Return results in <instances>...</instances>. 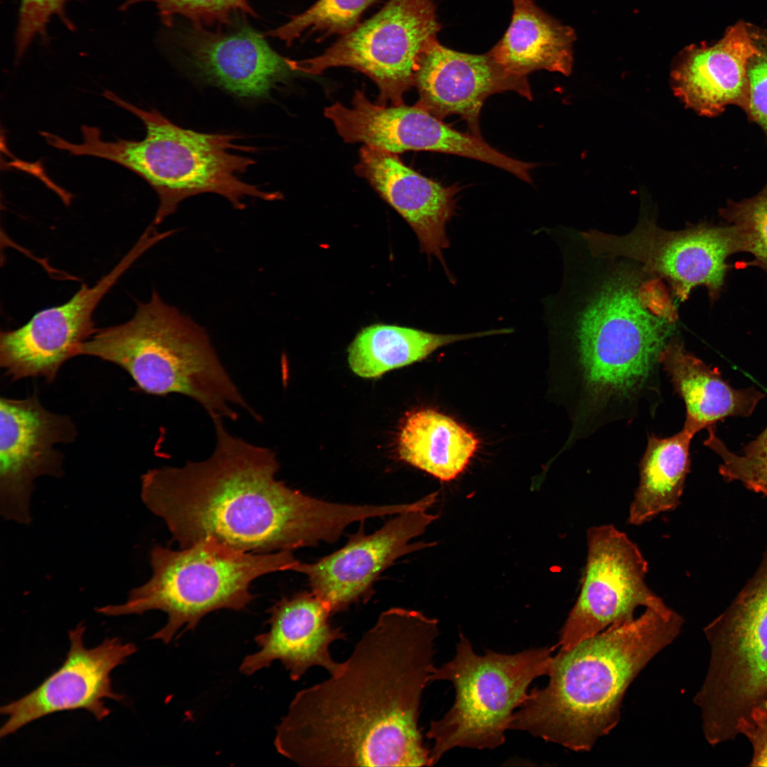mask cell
Masks as SVG:
<instances>
[{
	"label": "cell",
	"mask_w": 767,
	"mask_h": 767,
	"mask_svg": "<svg viewBox=\"0 0 767 767\" xmlns=\"http://www.w3.org/2000/svg\"><path fill=\"white\" fill-rule=\"evenodd\" d=\"M510 328L464 334H436L407 327L374 324L363 328L348 348V363L359 376L376 378L420 361L436 349L459 341L507 334Z\"/></svg>",
	"instance_id": "484cf974"
},
{
	"label": "cell",
	"mask_w": 767,
	"mask_h": 767,
	"mask_svg": "<svg viewBox=\"0 0 767 767\" xmlns=\"http://www.w3.org/2000/svg\"><path fill=\"white\" fill-rule=\"evenodd\" d=\"M510 24L489 51L508 73L521 77L545 70L569 75L575 32L540 9L533 0H513Z\"/></svg>",
	"instance_id": "cb8c5ba5"
},
{
	"label": "cell",
	"mask_w": 767,
	"mask_h": 767,
	"mask_svg": "<svg viewBox=\"0 0 767 767\" xmlns=\"http://www.w3.org/2000/svg\"><path fill=\"white\" fill-rule=\"evenodd\" d=\"M104 96L143 123L146 135L143 139L107 141L102 138L98 128L84 125L81 143H73L56 136L53 146L71 155L112 161L142 178L158 197L153 225L175 213L182 201L200 194H217L236 210H244V201L249 197L266 201L280 199V193L261 190L240 178L255 161L234 153L253 149L238 144V135L185 129L156 109H141L111 91H106Z\"/></svg>",
	"instance_id": "5b68a950"
},
{
	"label": "cell",
	"mask_w": 767,
	"mask_h": 767,
	"mask_svg": "<svg viewBox=\"0 0 767 767\" xmlns=\"http://www.w3.org/2000/svg\"><path fill=\"white\" fill-rule=\"evenodd\" d=\"M756 50L751 25L744 22L729 28L712 45L686 47L672 65L675 95L704 116H717L731 105L744 111L749 93L747 65Z\"/></svg>",
	"instance_id": "44dd1931"
},
{
	"label": "cell",
	"mask_w": 767,
	"mask_h": 767,
	"mask_svg": "<svg viewBox=\"0 0 767 767\" xmlns=\"http://www.w3.org/2000/svg\"><path fill=\"white\" fill-rule=\"evenodd\" d=\"M374 0H318L305 12L291 17L268 36L290 45L303 34L319 33L322 36L344 35L359 24L364 11Z\"/></svg>",
	"instance_id": "83f0119b"
},
{
	"label": "cell",
	"mask_w": 767,
	"mask_h": 767,
	"mask_svg": "<svg viewBox=\"0 0 767 767\" xmlns=\"http://www.w3.org/2000/svg\"><path fill=\"white\" fill-rule=\"evenodd\" d=\"M660 364L684 401L683 428L694 435L726 418L750 416L765 396L754 387H731L717 369L687 352L680 337L663 351Z\"/></svg>",
	"instance_id": "603a6c76"
},
{
	"label": "cell",
	"mask_w": 767,
	"mask_h": 767,
	"mask_svg": "<svg viewBox=\"0 0 767 767\" xmlns=\"http://www.w3.org/2000/svg\"><path fill=\"white\" fill-rule=\"evenodd\" d=\"M267 612L269 629L255 637L259 650L243 659L241 673L251 675L275 660L282 663L293 681L314 666L330 675L337 671L340 663L333 660L330 646L346 637L341 628L331 624L332 611L326 603L312 592H301L283 597Z\"/></svg>",
	"instance_id": "ffe728a7"
},
{
	"label": "cell",
	"mask_w": 767,
	"mask_h": 767,
	"mask_svg": "<svg viewBox=\"0 0 767 767\" xmlns=\"http://www.w3.org/2000/svg\"><path fill=\"white\" fill-rule=\"evenodd\" d=\"M684 619L668 606L646 607L553 655L549 681L513 713L510 729L578 752L590 751L620 719L625 694L640 672L680 633Z\"/></svg>",
	"instance_id": "277c9868"
},
{
	"label": "cell",
	"mask_w": 767,
	"mask_h": 767,
	"mask_svg": "<svg viewBox=\"0 0 767 767\" xmlns=\"http://www.w3.org/2000/svg\"><path fill=\"white\" fill-rule=\"evenodd\" d=\"M145 1L155 4L163 23L168 26L176 16L189 19L196 28L227 23L237 13L256 16L246 0H126L120 9L125 11Z\"/></svg>",
	"instance_id": "4dcf8cb0"
},
{
	"label": "cell",
	"mask_w": 767,
	"mask_h": 767,
	"mask_svg": "<svg viewBox=\"0 0 767 767\" xmlns=\"http://www.w3.org/2000/svg\"><path fill=\"white\" fill-rule=\"evenodd\" d=\"M440 28L433 0H388L322 55L290 63L295 72L310 75L333 67L356 69L378 86V104L398 105L415 85L422 56Z\"/></svg>",
	"instance_id": "30bf717a"
},
{
	"label": "cell",
	"mask_w": 767,
	"mask_h": 767,
	"mask_svg": "<svg viewBox=\"0 0 767 767\" xmlns=\"http://www.w3.org/2000/svg\"><path fill=\"white\" fill-rule=\"evenodd\" d=\"M73 0H21L15 37L16 58H21L37 37L47 40V28L51 18L57 16L69 29L75 26L66 14L67 4Z\"/></svg>",
	"instance_id": "1f68e13d"
},
{
	"label": "cell",
	"mask_w": 767,
	"mask_h": 767,
	"mask_svg": "<svg viewBox=\"0 0 767 767\" xmlns=\"http://www.w3.org/2000/svg\"><path fill=\"white\" fill-rule=\"evenodd\" d=\"M438 621L391 608L337 671L295 695L274 745L301 766H431L418 722Z\"/></svg>",
	"instance_id": "6da1fadb"
},
{
	"label": "cell",
	"mask_w": 767,
	"mask_h": 767,
	"mask_svg": "<svg viewBox=\"0 0 767 767\" xmlns=\"http://www.w3.org/2000/svg\"><path fill=\"white\" fill-rule=\"evenodd\" d=\"M710 646L705 680L694 697L712 746L734 739L741 719L767 712V550L731 604L704 629Z\"/></svg>",
	"instance_id": "9c48e42d"
},
{
	"label": "cell",
	"mask_w": 767,
	"mask_h": 767,
	"mask_svg": "<svg viewBox=\"0 0 767 767\" xmlns=\"http://www.w3.org/2000/svg\"><path fill=\"white\" fill-rule=\"evenodd\" d=\"M756 47L747 65L749 102L744 112L767 135V30L751 26Z\"/></svg>",
	"instance_id": "d6a6232c"
},
{
	"label": "cell",
	"mask_w": 767,
	"mask_h": 767,
	"mask_svg": "<svg viewBox=\"0 0 767 767\" xmlns=\"http://www.w3.org/2000/svg\"><path fill=\"white\" fill-rule=\"evenodd\" d=\"M187 49L203 79L239 98L267 97L295 72L289 58L280 55L263 35L250 27L230 33L195 27L187 37Z\"/></svg>",
	"instance_id": "7402d4cb"
},
{
	"label": "cell",
	"mask_w": 767,
	"mask_h": 767,
	"mask_svg": "<svg viewBox=\"0 0 767 767\" xmlns=\"http://www.w3.org/2000/svg\"><path fill=\"white\" fill-rule=\"evenodd\" d=\"M212 420L215 447L205 460L162 467L141 477L145 506L180 548L212 538L245 553H271L337 541L350 524L375 516L372 505L320 500L277 480L270 449Z\"/></svg>",
	"instance_id": "3957f363"
},
{
	"label": "cell",
	"mask_w": 767,
	"mask_h": 767,
	"mask_svg": "<svg viewBox=\"0 0 767 767\" xmlns=\"http://www.w3.org/2000/svg\"><path fill=\"white\" fill-rule=\"evenodd\" d=\"M694 435L683 428L668 437L654 435L648 437L639 466V484L629 508V524H644L680 504Z\"/></svg>",
	"instance_id": "4316f807"
},
{
	"label": "cell",
	"mask_w": 767,
	"mask_h": 767,
	"mask_svg": "<svg viewBox=\"0 0 767 767\" xmlns=\"http://www.w3.org/2000/svg\"><path fill=\"white\" fill-rule=\"evenodd\" d=\"M719 212L733 229L739 252L751 254L752 263L767 271V183L755 196L729 200Z\"/></svg>",
	"instance_id": "f546056e"
},
{
	"label": "cell",
	"mask_w": 767,
	"mask_h": 767,
	"mask_svg": "<svg viewBox=\"0 0 767 767\" xmlns=\"http://www.w3.org/2000/svg\"><path fill=\"white\" fill-rule=\"evenodd\" d=\"M437 496V492L425 496L371 534H365L361 528L339 550L315 562H298L293 571L307 577L311 592L332 613L347 609L369 594L380 574L397 559L435 545L410 542L438 518L428 513Z\"/></svg>",
	"instance_id": "5bb4252c"
},
{
	"label": "cell",
	"mask_w": 767,
	"mask_h": 767,
	"mask_svg": "<svg viewBox=\"0 0 767 767\" xmlns=\"http://www.w3.org/2000/svg\"><path fill=\"white\" fill-rule=\"evenodd\" d=\"M475 435L450 417L431 408L409 412L399 429V458L441 481L462 473L476 452Z\"/></svg>",
	"instance_id": "d4e9b609"
},
{
	"label": "cell",
	"mask_w": 767,
	"mask_h": 767,
	"mask_svg": "<svg viewBox=\"0 0 767 767\" xmlns=\"http://www.w3.org/2000/svg\"><path fill=\"white\" fill-rule=\"evenodd\" d=\"M587 553L579 596L555 645L567 651L611 625L634 619L640 606L661 608L646 583L648 564L638 545L612 524L587 531Z\"/></svg>",
	"instance_id": "7c38bea8"
},
{
	"label": "cell",
	"mask_w": 767,
	"mask_h": 767,
	"mask_svg": "<svg viewBox=\"0 0 767 767\" xmlns=\"http://www.w3.org/2000/svg\"><path fill=\"white\" fill-rule=\"evenodd\" d=\"M707 430L704 445L720 457L719 473L723 479L739 482L749 490L767 496V426L739 455L727 447L712 426Z\"/></svg>",
	"instance_id": "f1b7e54d"
},
{
	"label": "cell",
	"mask_w": 767,
	"mask_h": 767,
	"mask_svg": "<svg viewBox=\"0 0 767 767\" xmlns=\"http://www.w3.org/2000/svg\"><path fill=\"white\" fill-rule=\"evenodd\" d=\"M595 254L634 260L668 283L675 298L687 300L704 286L711 302L724 285L728 257L738 251L731 227L708 223L672 231L660 227L653 211L643 207L630 232L616 235L597 229L580 231Z\"/></svg>",
	"instance_id": "8fae6325"
},
{
	"label": "cell",
	"mask_w": 767,
	"mask_h": 767,
	"mask_svg": "<svg viewBox=\"0 0 767 767\" xmlns=\"http://www.w3.org/2000/svg\"><path fill=\"white\" fill-rule=\"evenodd\" d=\"M324 114L345 142H361L394 154L430 151L474 159L482 148L479 137L451 128L416 104L373 103L361 90L355 92L352 107L336 103Z\"/></svg>",
	"instance_id": "e0dca14e"
},
{
	"label": "cell",
	"mask_w": 767,
	"mask_h": 767,
	"mask_svg": "<svg viewBox=\"0 0 767 767\" xmlns=\"http://www.w3.org/2000/svg\"><path fill=\"white\" fill-rule=\"evenodd\" d=\"M354 170L406 220L420 251L437 259L455 283L443 251L450 247L446 226L455 214L459 188L443 186L406 166L397 154L366 145L360 150Z\"/></svg>",
	"instance_id": "d6986e66"
},
{
	"label": "cell",
	"mask_w": 767,
	"mask_h": 767,
	"mask_svg": "<svg viewBox=\"0 0 767 767\" xmlns=\"http://www.w3.org/2000/svg\"><path fill=\"white\" fill-rule=\"evenodd\" d=\"M162 240L147 227L118 263L92 287L83 284L65 303L43 309L25 325L0 334V365L13 381L43 377L52 382L61 366L79 355L82 343L97 330L93 314L120 277L148 249Z\"/></svg>",
	"instance_id": "4fadbf2b"
},
{
	"label": "cell",
	"mask_w": 767,
	"mask_h": 767,
	"mask_svg": "<svg viewBox=\"0 0 767 767\" xmlns=\"http://www.w3.org/2000/svg\"><path fill=\"white\" fill-rule=\"evenodd\" d=\"M556 646L506 654H477L459 633L452 659L435 667L430 682L449 681L455 701L440 719L432 721L427 737L433 741V766L455 748L494 749L501 746L513 713L526 700L536 678L548 675Z\"/></svg>",
	"instance_id": "ba28073f"
},
{
	"label": "cell",
	"mask_w": 767,
	"mask_h": 767,
	"mask_svg": "<svg viewBox=\"0 0 767 767\" xmlns=\"http://www.w3.org/2000/svg\"><path fill=\"white\" fill-rule=\"evenodd\" d=\"M737 732L744 735L752 746L749 766H767V712L754 710L748 719H741Z\"/></svg>",
	"instance_id": "836d02e7"
},
{
	"label": "cell",
	"mask_w": 767,
	"mask_h": 767,
	"mask_svg": "<svg viewBox=\"0 0 767 767\" xmlns=\"http://www.w3.org/2000/svg\"><path fill=\"white\" fill-rule=\"evenodd\" d=\"M298 562L291 550L245 553L212 538L180 550L155 545L150 550L151 578L131 589L125 603L96 611L117 616L162 611L167 622L151 638L168 643L181 628L194 630L212 611L244 609L255 597L250 592L254 580L293 571Z\"/></svg>",
	"instance_id": "52a82bcc"
},
{
	"label": "cell",
	"mask_w": 767,
	"mask_h": 767,
	"mask_svg": "<svg viewBox=\"0 0 767 767\" xmlns=\"http://www.w3.org/2000/svg\"><path fill=\"white\" fill-rule=\"evenodd\" d=\"M414 86L419 94L416 105L440 119L459 115L478 136L480 111L489 96L514 91L532 99L527 77L506 72L489 52L461 53L437 40L423 55Z\"/></svg>",
	"instance_id": "ac0fdd59"
},
{
	"label": "cell",
	"mask_w": 767,
	"mask_h": 767,
	"mask_svg": "<svg viewBox=\"0 0 767 767\" xmlns=\"http://www.w3.org/2000/svg\"><path fill=\"white\" fill-rule=\"evenodd\" d=\"M555 241L563 271L545 318L572 365L579 433L636 415L657 388L660 357L680 337L676 299L641 263L592 252L580 231Z\"/></svg>",
	"instance_id": "7a4b0ae2"
},
{
	"label": "cell",
	"mask_w": 767,
	"mask_h": 767,
	"mask_svg": "<svg viewBox=\"0 0 767 767\" xmlns=\"http://www.w3.org/2000/svg\"><path fill=\"white\" fill-rule=\"evenodd\" d=\"M79 355L118 365L146 393L187 396L212 420H236V408L261 420L222 365L206 330L156 290L148 302L138 303L131 320L97 330L81 344Z\"/></svg>",
	"instance_id": "8992f818"
},
{
	"label": "cell",
	"mask_w": 767,
	"mask_h": 767,
	"mask_svg": "<svg viewBox=\"0 0 767 767\" xmlns=\"http://www.w3.org/2000/svg\"><path fill=\"white\" fill-rule=\"evenodd\" d=\"M85 629L80 623L69 631V651L57 670L31 692L1 706L0 712L7 716V720L0 729L1 738L62 711L85 709L102 721L111 713L104 699L124 700V695L113 691L110 674L137 651L136 645L114 637L88 648L83 642Z\"/></svg>",
	"instance_id": "2e32d148"
},
{
	"label": "cell",
	"mask_w": 767,
	"mask_h": 767,
	"mask_svg": "<svg viewBox=\"0 0 767 767\" xmlns=\"http://www.w3.org/2000/svg\"><path fill=\"white\" fill-rule=\"evenodd\" d=\"M76 428L67 415L45 409L36 395L25 399H0V506L6 520L31 521V495L34 480L60 477L62 455L58 443L72 442Z\"/></svg>",
	"instance_id": "9a60e30c"
}]
</instances>
